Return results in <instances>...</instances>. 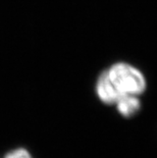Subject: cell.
<instances>
[{"label":"cell","instance_id":"3","mask_svg":"<svg viewBox=\"0 0 157 158\" xmlns=\"http://www.w3.org/2000/svg\"><path fill=\"white\" fill-rule=\"evenodd\" d=\"M4 158H33L28 150L24 148H16L14 150H11L5 155Z\"/></svg>","mask_w":157,"mask_h":158},{"label":"cell","instance_id":"1","mask_svg":"<svg viewBox=\"0 0 157 158\" xmlns=\"http://www.w3.org/2000/svg\"><path fill=\"white\" fill-rule=\"evenodd\" d=\"M146 88L144 73L126 62H116L103 70L95 85L97 97L108 105H114L125 96L142 95Z\"/></svg>","mask_w":157,"mask_h":158},{"label":"cell","instance_id":"2","mask_svg":"<svg viewBox=\"0 0 157 158\" xmlns=\"http://www.w3.org/2000/svg\"><path fill=\"white\" fill-rule=\"evenodd\" d=\"M114 105L121 115L123 117H132L140 111L142 104L139 96L130 95L121 98Z\"/></svg>","mask_w":157,"mask_h":158}]
</instances>
